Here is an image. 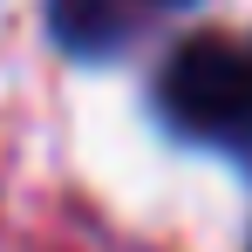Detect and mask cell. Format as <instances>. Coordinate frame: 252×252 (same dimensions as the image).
Masks as SVG:
<instances>
[{
  "label": "cell",
  "mask_w": 252,
  "mask_h": 252,
  "mask_svg": "<svg viewBox=\"0 0 252 252\" xmlns=\"http://www.w3.org/2000/svg\"><path fill=\"white\" fill-rule=\"evenodd\" d=\"M157 109L177 136L252 150V48L232 34H191L157 75Z\"/></svg>",
  "instance_id": "obj_1"
},
{
  "label": "cell",
  "mask_w": 252,
  "mask_h": 252,
  "mask_svg": "<svg viewBox=\"0 0 252 252\" xmlns=\"http://www.w3.org/2000/svg\"><path fill=\"white\" fill-rule=\"evenodd\" d=\"M55 34L75 55H109L123 41V0H55Z\"/></svg>",
  "instance_id": "obj_2"
}]
</instances>
